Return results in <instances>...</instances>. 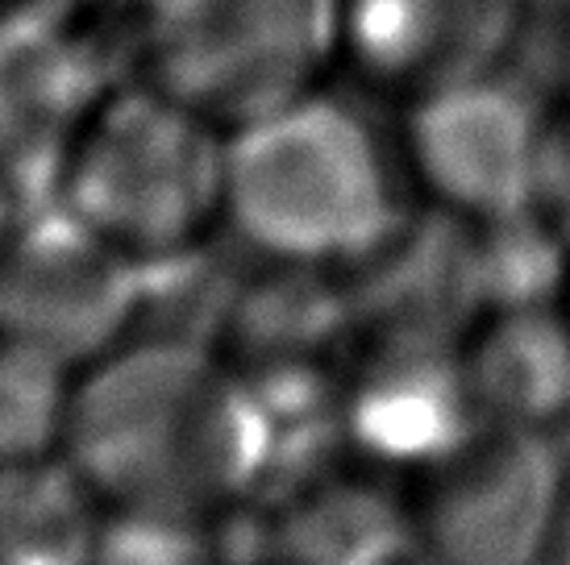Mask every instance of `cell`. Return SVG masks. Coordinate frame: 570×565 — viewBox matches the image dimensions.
I'll return each instance as SVG.
<instances>
[{
	"instance_id": "1",
	"label": "cell",
	"mask_w": 570,
	"mask_h": 565,
	"mask_svg": "<svg viewBox=\"0 0 570 565\" xmlns=\"http://www.w3.org/2000/svg\"><path fill=\"white\" fill-rule=\"evenodd\" d=\"M59 454L105 507L196 519L254 474L263 420L205 349L121 341L71 378Z\"/></svg>"
},
{
	"instance_id": "2",
	"label": "cell",
	"mask_w": 570,
	"mask_h": 565,
	"mask_svg": "<svg viewBox=\"0 0 570 565\" xmlns=\"http://www.w3.org/2000/svg\"><path fill=\"white\" fill-rule=\"evenodd\" d=\"M225 225L275 267L363 262L400 225L380 129L325 88L229 129Z\"/></svg>"
},
{
	"instance_id": "3",
	"label": "cell",
	"mask_w": 570,
	"mask_h": 565,
	"mask_svg": "<svg viewBox=\"0 0 570 565\" xmlns=\"http://www.w3.org/2000/svg\"><path fill=\"white\" fill-rule=\"evenodd\" d=\"M55 200L138 267L191 254L225 220V129L126 76L76 138Z\"/></svg>"
},
{
	"instance_id": "4",
	"label": "cell",
	"mask_w": 570,
	"mask_h": 565,
	"mask_svg": "<svg viewBox=\"0 0 570 565\" xmlns=\"http://www.w3.org/2000/svg\"><path fill=\"white\" fill-rule=\"evenodd\" d=\"M342 47V0H146L129 71L229 133L321 88Z\"/></svg>"
},
{
	"instance_id": "5",
	"label": "cell",
	"mask_w": 570,
	"mask_h": 565,
	"mask_svg": "<svg viewBox=\"0 0 570 565\" xmlns=\"http://www.w3.org/2000/svg\"><path fill=\"white\" fill-rule=\"evenodd\" d=\"M412 478V533L433 565H546L570 490L554 433L479 420Z\"/></svg>"
},
{
	"instance_id": "6",
	"label": "cell",
	"mask_w": 570,
	"mask_h": 565,
	"mask_svg": "<svg viewBox=\"0 0 570 565\" xmlns=\"http://www.w3.org/2000/svg\"><path fill=\"white\" fill-rule=\"evenodd\" d=\"M129 33L50 0H0V179L50 200L96 105L126 79Z\"/></svg>"
},
{
	"instance_id": "7",
	"label": "cell",
	"mask_w": 570,
	"mask_h": 565,
	"mask_svg": "<svg viewBox=\"0 0 570 565\" xmlns=\"http://www.w3.org/2000/svg\"><path fill=\"white\" fill-rule=\"evenodd\" d=\"M142 267L55 196L30 200L0 241V333L71 370L121 346Z\"/></svg>"
},
{
	"instance_id": "8",
	"label": "cell",
	"mask_w": 570,
	"mask_h": 565,
	"mask_svg": "<svg viewBox=\"0 0 570 565\" xmlns=\"http://www.w3.org/2000/svg\"><path fill=\"white\" fill-rule=\"evenodd\" d=\"M400 158L429 208L466 225L529 208L541 105L495 76L433 92L404 109Z\"/></svg>"
},
{
	"instance_id": "9",
	"label": "cell",
	"mask_w": 570,
	"mask_h": 565,
	"mask_svg": "<svg viewBox=\"0 0 570 565\" xmlns=\"http://www.w3.org/2000/svg\"><path fill=\"white\" fill-rule=\"evenodd\" d=\"M529 0H342V47L366 92L416 105L491 76L524 26Z\"/></svg>"
},
{
	"instance_id": "10",
	"label": "cell",
	"mask_w": 570,
	"mask_h": 565,
	"mask_svg": "<svg viewBox=\"0 0 570 565\" xmlns=\"http://www.w3.org/2000/svg\"><path fill=\"white\" fill-rule=\"evenodd\" d=\"M475 424L479 412L459 354L445 358L421 341H400L375 366H366L350 399L354 440L371 457L409 474H421L450 454Z\"/></svg>"
},
{
	"instance_id": "11",
	"label": "cell",
	"mask_w": 570,
	"mask_h": 565,
	"mask_svg": "<svg viewBox=\"0 0 570 565\" xmlns=\"http://www.w3.org/2000/svg\"><path fill=\"white\" fill-rule=\"evenodd\" d=\"M459 366L479 420L546 428L570 416V316L562 304L488 308Z\"/></svg>"
},
{
	"instance_id": "12",
	"label": "cell",
	"mask_w": 570,
	"mask_h": 565,
	"mask_svg": "<svg viewBox=\"0 0 570 565\" xmlns=\"http://www.w3.org/2000/svg\"><path fill=\"white\" fill-rule=\"evenodd\" d=\"M100 507L63 454L0 462V565H92Z\"/></svg>"
},
{
	"instance_id": "13",
	"label": "cell",
	"mask_w": 570,
	"mask_h": 565,
	"mask_svg": "<svg viewBox=\"0 0 570 565\" xmlns=\"http://www.w3.org/2000/svg\"><path fill=\"white\" fill-rule=\"evenodd\" d=\"M76 370L0 333V462L59 454Z\"/></svg>"
},
{
	"instance_id": "14",
	"label": "cell",
	"mask_w": 570,
	"mask_h": 565,
	"mask_svg": "<svg viewBox=\"0 0 570 565\" xmlns=\"http://www.w3.org/2000/svg\"><path fill=\"white\" fill-rule=\"evenodd\" d=\"M529 208L570 241V92L541 105Z\"/></svg>"
},
{
	"instance_id": "15",
	"label": "cell",
	"mask_w": 570,
	"mask_h": 565,
	"mask_svg": "<svg viewBox=\"0 0 570 565\" xmlns=\"http://www.w3.org/2000/svg\"><path fill=\"white\" fill-rule=\"evenodd\" d=\"M67 13H80L88 21H100V26H112V30H134V17L146 0H50Z\"/></svg>"
},
{
	"instance_id": "16",
	"label": "cell",
	"mask_w": 570,
	"mask_h": 565,
	"mask_svg": "<svg viewBox=\"0 0 570 565\" xmlns=\"http://www.w3.org/2000/svg\"><path fill=\"white\" fill-rule=\"evenodd\" d=\"M546 565H570V490L567 503H562V516H558V533L550 541V553H546Z\"/></svg>"
},
{
	"instance_id": "17",
	"label": "cell",
	"mask_w": 570,
	"mask_h": 565,
	"mask_svg": "<svg viewBox=\"0 0 570 565\" xmlns=\"http://www.w3.org/2000/svg\"><path fill=\"white\" fill-rule=\"evenodd\" d=\"M17 212H21V200H17L13 188L0 179V241H4V234H9V225H13Z\"/></svg>"
},
{
	"instance_id": "18",
	"label": "cell",
	"mask_w": 570,
	"mask_h": 565,
	"mask_svg": "<svg viewBox=\"0 0 570 565\" xmlns=\"http://www.w3.org/2000/svg\"><path fill=\"white\" fill-rule=\"evenodd\" d=\"M533 4L550 9V13H558V17H570V0H529V9H533Z\"/></svg>"
},
{
	"instance_id": "19",
	"label": "cell",
	"mask_w": 570,
	"mask_h": 565,
	"mask_svg": "<svg viewBox=\"0 0 570 565\" xmlns=\"http://www.w3.org/2000/svg\"><path fill=\"white\" fill-rule=\"evenodd\" d=\"M562 308H567V316H570V282H567V296H562Z\"/></svg>"
}]
</instances>
